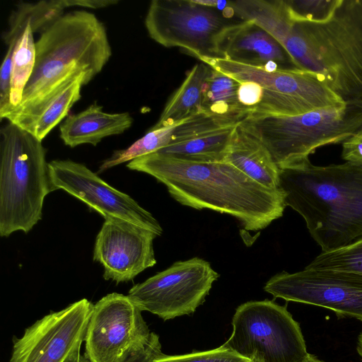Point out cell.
I'll list each match as a JSON object with an SVG mask.
<instances>
[{"label": "cell", "instance_id": "obj_24", "mask_svg": "<svg viewBox=\"0 0 362 362\" xmlns=\"http://www.w3.org/2000/svg\"><path fill=\"white\" fill-rule=\"evenodd\" d=\"M33 33L30 25H28L18 39L13 49L11 74L10 107L8 112L21 103L24 90L35 67L36 47Z\"/></svg>", "mask_w": 362, "mask_h": 362}, {"label": "cell", "instance_id": "obj_17", "mask_svg": "<svg viewBox=\"0 0 362 362\" xmlns=\"http://www.w3.org/2000/svg\"><path fill=\"white\" fill-rule=\"evenodd\" d=\"M132 123L129 112H106L102 106L94 103L66 118L59 127L60 138L71 148L84 144L96 146L105 137L124 133Z\"/></svg>", "mask_w": 362, "mask_h": 362}, {"label": "cell", "instance_id": "obj_21", "mask_svg": "<svg viewBox=\"0 0 362 362\" xmlns=\"http://www.w3.org/2000/svg\"><path fill=\"white\" fill-rule=\"evenodd\" d=\"M235 126L174 142L154 153L192 162H225Z\"/></svg>", "mask_w": 362, "mask_h": 362}, {"label": "cell", "instance_id": "obj_29", "mask_svg": "<svg viewBox=\"0 0 362 362\" xmlns=\"http://www.w3.org/2000/svg\"><path fill=\"white\" fill-rule=\"evenodd\" d=\"M153 362H250L228 348L220 347L204 351L192 352L183 355L168 356L164 354Z\"/></svg>", "mask_w": 362, "mask_h": 362}, {"label": "cell", "instance_id": "obj_27", "mask_svg": "<svg viewBox=\"0 0 362 362\" xmlns=\"http://www.w3.org/2000/svg\"><path fill=\"white\" fill-rule=\"evenodd\" d=\"M343 0H286L294 23L323 24L332 19Z\"/></svg>", "mask_w": 362, "mask_h": 362}, {"label": "cell", "instance_id": "obj_5", "mask_svg": "<svg viewBox=\"0 0 362 362\" xmlns=\"http://www.w3.org/2000/svg\"><path fill=\"white\" fill-rule=\"evenodd\" d=\"M52 192L42 141L8 122L0 129V235L28 233Z\"/></svg>", "mask_w": 362, "mask_h": 362}, {"label": "cell", "instance_id": "obj_7", "mask_svg": "<svg viewBox=\"0 0 362 362\" xmlns=\"http://www.w3.org/2000/svg\"><path fill=\"white\" fill-rule=\"evenodd\" d=\"M232 327L223 345L250 362H303L309 354L298 323L272 300L241 304Z\"/></svg>", "mask_w": 362, "mask_h": 362}, {"label": "cell", "instance_id": "obj_10", "mask_svg": "<svg viewBox=\"0 0 362 362\" xmlns=\"http://www.w3.org/2000/svg\"><path fill=\"white\" fill-rule=\"evenodd\" d=\"M129 296L111 293L93 305L85 338L89 362H124L145 348L151 332Z\"/></svg>", "mask_w": 362, "mask_h": 362}, {"label": "cell", "instance_id": "obj_31", "mask_svg": "<svg viewBox=\"0 0 362 362\" xmlns=\"http://www.w3.org/2000/svg\"><path fill=\"white\" fill-rule=\"evenodd\" d=\"M161 354L159 337L154 333L151 341L145 348L133 353L124 362H153Z\"/></svg>", "mask_w": 362, "mask_h": 362}, {"label": "cell", "instance_id": "obj_16", "mask_svg": "<svg viewBox=\"0 0 362 362\" xmlns=\"http://www.w3.org/2000/svg\"><path fill=\"white\" fill-rule=\"evenodd\" d=\"M218 58L267 71L300 69L285 47L252 21L233 23L216 40Z\"/></svg>", "mask_w": 362, "mask_h": 362}, {"label": "cell", "instance_id": "obj_8", "mask_svg": "<svg viewBox=\"0 0 362 362\" xmlns=\"http://www.w3.org/2000/svg\"><path fill=\"white\" fill-rule=\"evenodd\" d=\"M231 23L218 9L193 0H153L145 18L153 40L166 47L183 48L200 60L218 58L217 37Z\"/></svg>", "mask_w": 362, "mask_h": 362}, {"label": "cell", "instance_id": "obj_19", "mask_svg": "<svg viewBox=\"0 0 362 362\" xmlns=\"http://www.w3.org/2000/svg\"><path fill=\"white\" fill-rule=\"evenodd\" d=\"M239 81L212 68L202 90V113L222 127L235 126L249 112L238 97Z\"/></svg>", "mask_w": 362, "mask_h": 362}, {"label": "cell", "instance_id": "obj_12", "mask_svg": "<svg viewBox=\"0 0 362 362\" xmlns=\"http://www.w3.org/2000/svg\"><path fill=\"white\" fill-rule=\"evenodd\" d=\"M93 308L82 298L37 320L14 340L9 362H64L85 341Z\"/></svg>", "mask_w": 362, "mask_h": 362}, {"label": "cell", "instance_id": "obj_9", "mask_svg": "<svg viewBox=\"0 0 362 362\" xmlns=\"http://www.w3.org/2000/svg\"><path fill=\"white\" fill-rule=\"evenodd\" d=\"M218 276L208 262L193 257L134 285L128 296L141 311L170 320L194 313Z\"/></svg>", "mask_w": 362, "mask_h": 362}, {"label": "cell", "instance_id": "obj_35", "mask_svg": "<svg viewBox=\"0 0 362 362\" xmlns=\"http://www.w3.org/2000/svg\"><path fill=\"white\" fill-rule=\"evenodd\" d=\"M303 362H325V361H322L318 359L315 356L309 354L308 356L306 357V358Z\"/></svg>", "mask_w": 362, "mask_h": 362}, {"label": "cell", "instance_id": "obj_32", "mask_svg": "<svg viewBox=\"0 0 362 362\" xmlns=\"http://www.w3.org/2000/svg\"><path fill=\"white\" fill-rule=\"evenodd\" d=\"M117 0H64L66 8L80 6L90 8H100L118 4Z\"/></svg>", "mask_w": 362, "mask_h": 362}, {"label": "cell", "instance_id": "obj_34", "mask_svg": "<svg viewBox=\"0 0 362 362\" xmlns=\"http://www.w3.org/2000/svg\"><path fill=\"white\" fill-rule=\"evenodd\" d=\"M356 350L362 360V332L358 336Z\"/></svg>", "mask_w": 362, "mask_h": 362}, {"label": "cell", "instance_id": "obj_11", "mask_svg": "<svg viewBox=\"0 0 362 362\" xmlns=\"http://www.w3.org/2000/svg\"><path fill=\"white\" fill-rule=\"evenodd\" d=\"M264 290L274 298L331 310L339 317L362 321V274L312 269L270 278Z\"/></svg>", "mask_w": 362, "mask_h": 362}, {"label": "cell", "instance_id": "obj_22", "mask_svg": "<svg viewBox=\"0 0 362 362\" xmlns=\"http://www.w3.org/2000/svg\"><path fill=\"white\" fill-rule=\"evenodd\" d=\"M231 6L241 21H254L281 45L294 25L286 0L231 1Z\"/></svg>", "mask_w": 362, "mask_h": 362}, {"label": "cell", "instance_id": "obj_4", "mask_svg": "<svg viewBox=\"0 0 362 362\" xmlns=\"http://www.w3.org/2000/svg\"><path fill=\"white\" fill-rule=\"evenodd\" d=\"M282 45L343 101L362 100V0H343L325 23H294Z\"/></svg>", "mask_w": 362, "mask_h": 362}, {"label": "cell", "instance_id": "obj_1", "mask_svg": "<svg viewBox=\"0 0 362 362\" xmlns=\"http://www.w3.org/2000/svg\"><path fill=\"white\" fill-rule=\"evenodd\" d=\"M127 167L155 177L182 205L230 215L247 230L265 228L286 207L279 188L264 187L228 163L192 162L152 153Z\"/></svg>", "mask_w": 362, "mask_h": 362}, {"label": "cell", "instance_id": "obj_3", "mask_svg": "<svg viewBox=\"0 0 362 362\" xmlns=\"http://www.w3.org/2000/svg\"><path fill=\"white\" fill-rule=\"evenodd\" d=\"M279 188L322 252L362 240V165L317 166L307 159L279 168Z\"/></svg>", "mask_w": 362, "mask_h": 362}, {"label": "cell", "instance_id": "obj_14", "mask_svg": "<svg viewBox=\"0 0 362 362\" xmlns=\"http://www.w3.org/2000/svg\"><path fill=\"white\" fill-rule=\"evenodd\" d=\"M158 236L129 221L107 218L98 233L93 260L104 268L103 278L117 284L132 280L156 264L153 240Z\"/></svg>", "mask_w": 362, "mask_h": 362}, {"label": "cell", "instance_id": "obj_28", "mask_svg": "<svg viewBox=\"0 0 362 362\" xmlns=\"http://www.w3.org/2000/svg\"><path fill=\"white\" fill-rule=\"evenodd\" d=\"M306 267L337 269L362 274V240L340 250L322 252Z\"/></svg>", "mask_w": 362, "mask_h": 362}, {"label": "cell", "instance_id": "obj_26", "mask_svg": "<svg viewBox=\"0 0 362 362\" xmlns=\"http://www.w3.org/2000/svg\"><path fill=\"white\" fill-rule=\"evenodd\" d=\"M179 124L151 129L128 148L115 151L109 158L104 160L101 164L99 173L123 163L130 162L137 158L156 152L167 146L171 143L175 129Z\"/></svg>", "mask_w": 362, "mask_h": 362}, {"label": "cell", "instance_id": "obj_18", "mask_svg": "<svg viewBox=\"0 0 362 362\" xmlns=\"http://www.w3.org/2000/svg\"><path fill=\"white\" fill-rule=\"evenodd\" d=\"M225 163L264 187L279 189V168L263 143L240 123L233 132Z\"/></svg>", "mask_w": 362, "mask_h": 362}, {"label": "cell", "instance_id": "obj_20", "mask_svg": "<svg viewBox=\"0 0 362 362\" xmlns=\"http://www.w3.org/2000/svg\"><path fill=\"white\" fill-rule=\"evenodd\" d=\"M212 68L203 62L196 64L151 129L175 125L200 113L203 86Z\"/></svg>", "mask_w": 362, "mask_h": 362}, {"label": "cell", "instance_id": "obj_6", "mask_svg": "<svg viewBox=\"0 0 362 362\" xmlns=\"http://www.w3.org/2000/svg\"><path fill=\"white\" fill-rule=\"evenodd\" d=\"M257 136L279 168L309 159L320 147L343 143L362 127V100L296 116L250 115L240 123Z\"/></svg>", "mask_w": 362, "mask_h": 362}, {"label": "cell", "instance_id": "obj_23", "mask_svg": "<svg viewBox=\"0 0 362 362\" xmlns=\"http://www.w3.org/2000/svg\"><path fill=\"white\" fill-rule=\"evenodd\" d=\"M64 0L40 1L35 3L21 2L12 11L7 30L2 37L5 44H16L28 25L33 33L42 34L64 16Z\"/></svg>", "mask_w": 362, "mask_h": 362}, {"label": "cell", "instance_id": "obj_2", "mask_svg": "<svg viewBox=\"0 0 362 362\" xmlns=\"http://www.w3.org/2000/svg\"><path fill=\"white\" fill-rule=\"evenodd\" d=\"M35 64L21 103L4 118L31 132L53 99L83 74L92 80L112 50L104 24L92 13L62 16L35 42Z\"/></svg>", "mask_w": 362, "mask_h": 362}, {"label": "cell", "instance_id": "obj_25", "mask_svg": "<svg viewBox=\"0 0 362 362\" xmlns=\"http://www.w3.org/2000/svg\"><path fill=\"white\" fill-rule=\"evenodd\" d=\"M90 81L86 74H83L62 90L38 117L30 133L42 141L68 115L81 98V87Z\"/></svg>", "mask_w": 362, "mask_h": 362}, {"label": "cell", "instance_id": "obj_30", "mask_svg": "<svg viewBox=\"0 0 362 362\" xmlns=\"http://www.w3.org/2000/svg\"><path fill=\"white\" fill-rule=\"evenodd\" d=\"M341 157L346 162L362 165V127L342 143Z\"/></svg>", "mask_w": 362, "mask_h": 362}, {"label": "cell", "instance_id": "obj_15", "mask_svg": "<svg viewBox=\"0 0 362 362\" xmlns=\"http://www.w3.org/2000/svg\"><path fill=\"white\" fill-rule=\"evenodd\" d=\"M201 62L238 81H252L263 88L300 100L313 110L344 103L317 74L309 71L295 69L267 71L222 58H204Z\"/></svg>", "mask_w": 362, "mask_h": 362}, {"label": "cell", "instance_id": "obj_13", "mask_svg": "<svg viewBox=\"0 0 362 362\" xmlns=\"http://www.w3.org/2000/svg\"><path fill=\"white\" fill-rule=\"evenodd\" d=\"M52 191L62 189L86 204L105 219L117 218L150 230L158 236L163 229L153 215L129 195L112 187L85 165L71 160L48 163Z\"/></svg>", "mask_w": 362, "mask_h": 362}, {"label": "cell", "instance_id": "obj_33", "mask_svg": "<svg viewBox=\"0 0 362 362\" xmlns=\"http://www.w3.org/2000/svg\"><path fill=\"white\" fill-rule=\"evenodd\" d=\"M64 362H89L86 356L81 354V349L73 353Z\"/></svg>", "mask_w": 362, "mask_h": 362}]
</instances>
